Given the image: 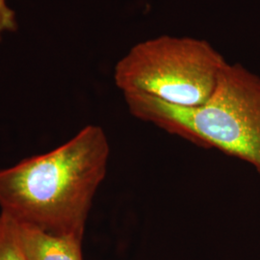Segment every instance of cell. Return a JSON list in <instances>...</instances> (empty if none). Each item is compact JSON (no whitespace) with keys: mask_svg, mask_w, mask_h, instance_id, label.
I'll list each match as a JSON object with an SVG mask.
<instances>
[{"mask_svg":"<svg viewBox=\"0 0 260 260\" xmlns=\"http://www.w3.org/2000/svg\"><path fill=\"white\" fill-rule=\"evenodd\" d=\"M0 260H26L19 243L17 223L0 213Z\"/></svg>","mask_w":260,"mask_h":260,"instance_id":"5b68a950","label":"cell"},{"mask_svg":"<svg viewBox=\"0 0 260 260\" xmlns=\"http://www.w3.org/2000/svg\"><path fill=\"white\" fill-rule=\"evenodd\" d=\"M109 157L104 130L90 124L57 149L0 170V213L46 233L84 237Z\"/></svg>","mask_w":260,"mask_h":260,"instance_id":"6da1fadb","label":"cell"},{"mask_svg":"<svg viewBox=\"0 0 260 260\" xmlns=\"http://www.w3.org/2000/svg\"><path fill=\"white\" fill-rule=\"evenodd\" d=\"M17 228L26 260H83V237L46 233L27 224L17 223Z\"/></svg>","mask_w":260,"mask_h":260,"instance_id":"277c9868","label":"cell"},{"mask_svg":"<svg viewBox=\"0 0 260 260\" xmlns=\"http://www.w3.org/2000/svg\"><path fill=\"white\" fill-rule=\"evenodd\" d=\"M132 116L205 149L250 164L260 176V77L241 64H228L204 104L174 106L149 94L125 93Z\"/></svg>","mask_w":260,"mask_h":260,"instance_id":"7a4b0ae2","label":"cell"},{"mask_svg":"<svg viewBox=\"0 0 260 260\" xmlns=\"http://www.w3.org/2000/svg\"><path fill=\"white\" fill-rule=\"evenodd\" d=\"M228 61L203 39L161 35L142 41L117 63L122 94H149L178 107L202 105L213 93Z\"/></svg>","mask_w":260,"mask_h":260,"instance_id":"3957f363","label":"cell"},{"mask_svg":"<svg viewBox=\"0 0 260 260\" xmlns=\"http://www.w3.org/2000/svg\"><path fill=\"white\" fill-rule=\"evenodd\" d=\"M16 29V16L6 4V0H0V37L4 32Z\"/></svg>","mask_w":260,"mask_h":260,"instance_id":"8992f818","label":"cell"}]
</instances>
